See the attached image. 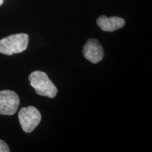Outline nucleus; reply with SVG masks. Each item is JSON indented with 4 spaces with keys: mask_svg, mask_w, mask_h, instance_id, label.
<instances>
[{
    "mask_svg": "<svg viewBox=\"0 0 152 152\" xmlns=\"http://www.w3.org/2000/svg\"><path fill=\"white\" fill-rule=\"evenodd\" d=\"M29 80L30 85L37 94L49 98L56 96L58 90L46 73L40 71H33L29 75Z\"/></svg>",
    "mask_w": 152,
    "mask_h": 152,
    "instance_id": "nucleus-1",
    "label": "nucleus"
},
{
    "mask_svg": "<svg viewBox=\"0 0 152 152\" xmlns=\"http://www.w3.org/2000/svg\"><path fill=\"white\" fill-rule=\"evenodd\" d=\"M29 37L26 33L9 35L0 40V53L13 55L24 52L28 47Z\"/></svg>",
    "mask_w": 152,
    "mask_h": 152,
    "instance_id": "nucleus-2",
    "label": "nucleus"
},
{
    "mask_svg": "<svg viewBox=\"0 0 152 152\" xmlns=\"http://www.w3.org/2000/svg\"><path fill=\"white\" fill-rule=\"evenodd\" d=\"M41 113L34 106L22 108L18 113V119L23 130L30 133L35 130L41 121Z\"/></svg>",
    "mask_w": 152,
    "mask_h": 152,
    "instance_id": "nucleus-3",
    "label": "nucleus"
},
{
    "mask_svg": "<svg viewBox=\"0 0 152 152\" xmlns=\"http://www.w3.org/2000/svg\"><path fill=\"white\" fill-rule=\"evenodd\" d=\"M20 99L14 91H0V114L11 115L18 110Z\"/></svg>",
    "mask_w": 152,
    "mask_h": 152,
    "instance_id": "nucleus-4",
    "label": "nucleus"
},
{
    "mask_svg": "<svg viewBox=\"0 0 152 152\" xmlns=\"http://www.w3.org/2000/svg\"><path fill=\"white\" fill-rule=\"evenodd\" d=\"M83 56L93 64H97L103 59L104 49L99 42L95 39H90L85 43L83 49Z\"/></svg>",
    "mask_w": 152,
    "mask_h": 152,
    "instance_id": "nucleus-5",
    "label": "nucleus"
},
{
    "mask_svg": "<svg viewBox=\"0 0 152 152\" xmlns=\"http://www.w3.org/2000/svg\"><path fill=\"white\" fill-rule=\"evenodd\" d=\"M96 23L101 29L106 32L115 31L123 28L125 24V20L122 18L117 16L107 17L104 15L99 17Z\"/></svg>",
    "mask_w": 152,
    "mask_h": 152,
    "instance_id": "nucleus-6",
    "label": "nucleus"
},
{
    "mask_svg": "<svg viewBox=\"0 0 152 152\" xmlns=\"http://www.w3.org/2000/svg\"><path fill=\"white\" fill-rule=\"evenodd\" d=\"M10 149L5 142L0 140V152H9Z\"/></svg>",
    "mask_w": 152,
    "mask_h": 152,
    "instance_id": "nucleus-7",
    "label": "nucleus"
},
{
    "mask_svg": "<svg viewBox=\"0 0 152 152\" xmlns=\"http://www.w3.org/2000/svg\"><path fill=\"white\" fill-rule=\"evenodd\" d=\"M3 2H4V0H0V6L2 5Z\"/></svg>",
    "mask_w": 152,
    "mask_h": 152,
    "instance_id": "nucleus-8",
    "label": "nucleus"
}]
</instances>
